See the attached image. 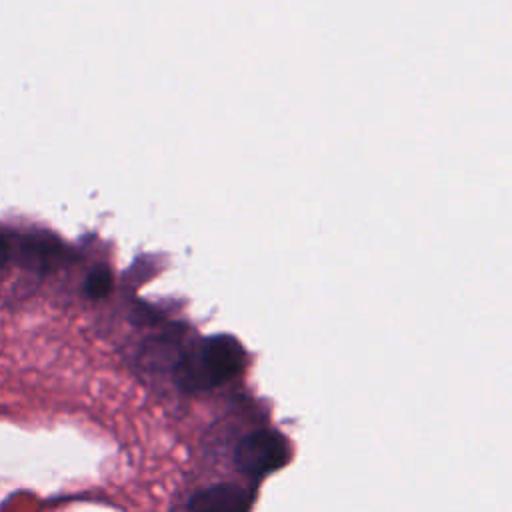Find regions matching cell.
Listing matches in <instances>:
<instances>
[{
    "mask_svg": "<svg viewBox=\"0 0 512 512\" xmlns=\"http://www.w3.org/2000/svg\"><path fill=\"white\" fill-rule=\"evenodd\" d=\"M288 460V444L276 430H256L244 436L234 452L236 466L248 476H264L282 468Z\"/></svg>",
    "mask_w": 512,
    "mask_h": 512,
    "instance_id": "2",
    "label": "cell"
},
{
    "mask_svg": "<svg viewBox=\"0 0 512 512\" xmlns=\"http://www.w3.org/2000/svg\"><path fill=\"white\" fill-rule=\"evenodd\" d=\"M160 350H166V346H160V344H158V346H156V352H160ZM166 356H168V352H162V354H158V358H160V364H162V360H164Z\"/></svg>",
    "mask_w": 512,
    "mask_h": 512,
    "instance_id": "7",
    "label": "cell"
},
{
    "mask_svg": "<svg viewBox=\"0 0 512 512\" xmlns=\"http://www.w3.org/2000/svg\"><path fill=\"white\" fill-rule=\"evenodd\" d=\"M62 258V248L48 234H30L20 242L18 260L32 272H46Z\"/></svg>",
    "mask_w": 512,
    "mask_h": 512,
    "instance_id": "4",
    "label": "cell"
},
{
    "mask_svg": "<svg viewBox=\"0 0 512 512\" xmlns=\"http://www.w3.org/2000/svg\"><path fill=\"white\" fill-rule=\"evenodd\" d=\"M244 348L230 334H216L188 354H182L176 368V382L184 390H206L232 380L242 372Z\"/></svg>",
    "mask_w": 512,
    "mask_h": 512,
    "instance_id": "1",
    "label": "cell"
},
{
    "mask_svg": "<svg viewBox=\"0 0 512 512\" xmlns=\"http://www.w3.org/2000/svg\"><path fill=\"white\" fill-rule=\"evenodd\" d=\"M110 288H112V274L104 266L94 268L84 282V292L88 298H104L108 296Z\"/></svg>",
    "mask_w": 512,
    "mask_h": 512,
    "instance_id": "5",
    "label": "cell"
},
{
    "mask_svg": "<svg viewBox=\"0 0 512 512\" xmlns=\"http://www.w3.org/2000/svg\"><path fill=\"white\" fill-rule=\"evenodd\" d=\"M6 260H8V242H6V238L0 234V270L4 268Z\"/></svg>",
    "mask_w": 512,
    "mask_h": 512,
    "instance_id": "6",
    "label": "cell"
},
{
    "mask_svg": "<svg viewBox=\"0 0 512 512\" xmlns=\"http://www.w3.org/2000/svg\"><path fill=\"white\" fill-rule=\"evenodd\" d=\"M248 506V494L232 484L210 486L190 500V512H248Z\"/></svg>",
    "mask_w": 512,
    "mask_h": 512,
    "instance_id": "3",
    "label": "cell"
}]
</instances>
